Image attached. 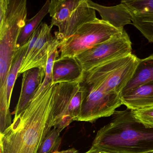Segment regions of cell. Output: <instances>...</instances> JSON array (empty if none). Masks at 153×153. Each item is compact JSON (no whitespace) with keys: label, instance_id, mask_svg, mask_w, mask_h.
<instances>
[{"label":"cell","instance_id":"18","mask_svg":"<svg viewBox=\"0 0 153 153\" xmlns=\"http://www.w3.org/2000/svg\"><path fill=\"white\" fill-rule=\"evenodd\" d=\"M51 1L47 0L38 13L31 19H27L25 25L22 29L17 43V48H20L29 41L33 33L42 24V20L49 14Z\"/></svg>","mask_w":153,"mask_h":153},{"label":"cell","instance_id":"2","mask_svg":"<svg viewBox=\"0 0 153 153\" xmlns=\"http://www.w3.org/2000/svg\"><path fill=\"white\" fill-rule=\"evenodd\" d=\"M91 148L108 153L153 151V128L138 121L131 110L116 111L111 121L98 131Z\"/></svg>","mask_w":153,"mask_h":153},{"label":"cell","instance_id":"1","mask_svg":"<svg viewBox=\"0 0 153 153\" xmlns=\"http://www.w3.org/2000/svg\"><path fill=\"white\" fill-rule=\"evenodd\" d=\"M55 83L41 86L28 107L0 133L1 153H36L47 132Z\"/></svg>","mask_w":153,"mask_h":153},{"label":"cell","instance_id":"6","mask_svg":"<svg viewBox=\"0 0 153 153\" xmlns=\"http://www.w3.org/2000/svg\"><path fill=\"white\" fill-rule=\"evenodd\" d=\"M81 82L56 84L48 129L56 128L62 131L72 122L79 120L84 94Z\"/></svg>","mask_w":153,"mask_h":153},{"label":"cell","instance_id":"4","mask_svg":"<svg viewBox=\"0 0 153 153\" xmlns=\"http://www.w3.org/2000/svg\"><path fill=\"white\" fill-rule=\"evenodd\" d=\"M139 60L131 53L107 62L84 73L81 83L86 87L120 95Z\"/></svg>","mask_w":153,"mask_h":153},{"label":"cell","instance_id":"16","mask_svg":"<svg viewBox=\"0 0 153 153\" xmlns=\"http://www.w3.org/2000/svg\"><path fill=\"white\" fill-rule=\"evenodd\" d=\"M122 105L132 111L153 107V83L138 87L120 96Z\"/></svg>","mask_w":153,"mask_h":153},{"label":"cell","instance_id":"21","mask_svg":"<svg viewBox=\"0 0 153 153\" xmlns=\"http://www.w3.org/2000/svg\"><path fill=\"white\" fill-rule=\"evenodd\" d=\"M53 153H78V150L75 148H71L61 151H56Z\"/></svg>","mask_w":153,"mask_h":153},{"label":"cell","instance_id":"19","mask_svg":"<svg viewBox=\"0 0 153 153\" xmlns=\"http://www.w3.org/2000/svg\"><path fill=\"white\" fill-rule=\"evenodd\" d=\"M61 132L56 128L50 130L44 138L36 153H53L59 151L62 141L60 136Z\"/></svg>","mask_w":153,"mask_h":153},{"label":"cell","instance_id":"14","mask_svg":"<svg viewBox=\"0 0 153 153\" xmlns=\"http://www.w3.org/2000/svg\"><path fill=\"white\" fill-rule=\"evenodd\" d=\"M83 76V70L76 58H58L53 63V83L82 81Z\"/></svg>","mask_w":153,"mask_h":153},{"label":"cell","instance_id":"5","mask_svg":"<svg viewBox=\"0 0 153 153\" xmlns=\"http://www.w3.org/2000/svg\"><path fill=\"white\" fill-rule=\"evenodd\" d=\"M49 14L51 25L58 27L55 35L60 41L72 36L84 24L97 18L96 10L87 0H51Z\"/></svg>","mask_w":153,"mask_h":153},{"label":"cell","instance_id":"8","mask_svg":"<svg viewBox=\"0 0 153 153\" xmlns=\"http://www.w3.org/2000/svg\"><path fill=\"white\" fill-rule=\"evenodd\" d=\"M131 53L132 43L127 32L123 30L75 58L85 73L103 63Z\"/></svg>","mask_w":153,"mask_h":153},{"label":"cell","instance_id":"7","mask_svg":"<svg viewBox=\"0 0 153 153\" xmlns=\"http://www.w3.org/2000/svg\"><path fill=\"white\" fill-rule=\"evenodd\" d=\"M123 30L117 29L102 19L97 18L84 24L72 36L60 41L58 58H75Z\"/></svg>","mask_w":153,"mask_h":153},{"label":"cell","instance_id":"9","mask_svg":"<svg viewBox=\"0 0 153 153\" xmlns=\"http://www.w3.org/2000/svg\"><path fill=\"white\" fill-rule=\"evenodd\" d=\"M82 85L84 94L79 121L93 123L99 118L111 116L122 105L120 94L105 93Z\"/></svg>","mask_w":153,"mask_h":153},{"label":"cell","instance_id":"17","mask_svg":"<svg viewBox=\"0 0 153 153\" xmlns=\"http://www.w3.org/2000/svg\"><path fill=\"white\" fill-rule=\"evenodd\" d=\"M150 83H153V54L140 59L132 77L123 89L120 96L138 87Z\"/></svg>","mask_w":153,"mask_h":153},{"label":"cell","instance_id":"15","mask_svg":"<svg viewBox=\"0 0 153 153\" xmlns=\"http://www.w3.org/2000/svg\"><path fill=\"white\" fill-rule=\"evenodd\" d=\"M89 7L99 13L102 19L114 27L123 30L126 25L132 24L131 16L121 3L111 7L102 6L91 0H87Z\"/></svg>","mask_w":153,"mask_h":153},{"label":"cell","instance_id":"11","mask_svg":"<svg viewBox=\"0 0 153 153\" xmlns=\"http://www.w3.org/2000/svg\"><path fill=\"white\" fill-rule=\"evenodd\" d=\"M28 45V42L20 48L16 49L5 87L0 90V133L4 132L12 123L9 109L11 95Z\"/></svg>","mask_w":153,"mask_h":153},{"label":"cell","instance_id":"23","mask_svg":"<svg viewBox=\"0 0 153 153\" xmlns=\"http://www.w3.org/2000/svg\"><path fill=\"white\" fill-rule=\"evenodd\" d=\"M146 153H153V151H150V152H147Z\"/></svg>","mask_w":153,"mask_h":153},{"label":"cell","instance_id":"3","mask_svg":"<svg viewBox=\"0 0 153 153\" xmlns=\"http://www.w3.org/2000/svg\"><path fill=\"white\" fill-rule=\"evenodd\" d=\"M27 11L26 0H0V90L5 87Z\"/></svg>","mask_w":153,"mask_h":153},{"label":"cell","instance_id":"22","mask_svg":"<svg viewBox=\"0 0 153 153\" xmlns=\"http://www.w3.org/2000/svg\"><path fill=\"white\" fill-rule=\"evenodd\" d=\"M85 153H108L106 152H102V151H98V150H95V149H92L90 148L88 151L85 152Z\"/></svg>","mask_w":153,"mask_h":153},{"label":"cell","instance_id":"10","mask_svg":"<svg viewBox=\"0 0 153 153\" xmlns=\"http://www.w3.org/2000/svg\"><path fill=\"white\" fill-rule=\"evenodd\" d=\"M40 33L33 48L27 51L19 71L23 74L28 70L34 68L46 69L49 56L55 50L59 49L60 41L53 36L52 27L46 23L40 25Z\"/></svg>","mask_w":153,"mask_h":153},{"label":"cell","instance_id":"20","mask_svg":"<svg viewBox=\"0 0 153 153\" xmlns=\"http://www.w3.org/2000/svg\"><path fill=\"white\" fill-rule=\"evenodd\" d=\"M132 111L133 115L138 121L147 128H153V107Z\"/></svg>","mask_w":153,"mask_h":153},{"label":"cell","instance_id":"13","mask_svg":"<svg viewBox=\"0 0 153 153\" xmlns=\"http://www.w3.org/2000/svg\"><path fill=\"white\" fill-rule=\"evenodd\" d=\"M45 69L34 68L23 74L20 96L15 111V117L22 113L28 107L40 87L42 85Z\"/></svg>","mask_w":153,"mask_h":153},{"label":"cell","instance_id":"12","mask_svg":"<svg viewBox=\"0 0 153 153\" xmlns=\"http://www.w3.org/2000/svg\"><path fill=\"white\" fill-rule=\"evenodd\" d=\"M132 24L149 42L153 43V0L122 1Z\"/></svg>","mask_w":153,"mask_h":153}]
</instances>
